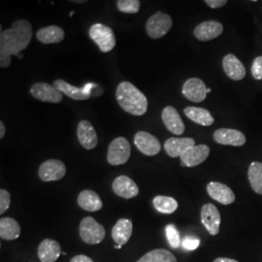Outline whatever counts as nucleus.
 <instances>
[{
	"label": "nucleus",
	"mask_w": 262,
	"mask_h": 262,
	"mask_svg": "<svg viewBox=\"0 0 262 262\" xmlns=\"http://www.w3.org/2000/svg\"><path fill=\"white\" fill-rule=\"evenodd\" d=\"M73 14H74V12H73V11H72V12H71V13H70V17H72V16H73Z\"/></svg>",
	"instance_id": "37998d69"
},
{
	"label": "nucleus",
	"mask_w": 262,
	"mask_h": 262,
	"mask_svg": "<svg viewBox=\"0 0 262 262\" xmlns=\"http://www.w3.org/2000/svg\"><path fill=\"white\" fill-rule=\"evenodd\" d=\"M133 232V225L130 220L127 219H120L116 225L113 226V240L118 246L122 247L127 243L130 239Z\"/></svg>",
	"instance_id": "4be33fe9"
},
{
	"label": "nucleus",
	"mask_w": 262,
	"mask_h": 262,
	"mask_svg": "<svg viewBox=\"0 0 262 262\" xmlns=\"http://www.w3.org/2000/svg\"><path fill=\"white\" fill-rule=\"evenodd\" d=\"M207 5L213 9L216 8H221L223 6H225V4H227V0H206L205 1Z\"/></svg>",
	"instance_id": "c9c22d12"
},
{
	"label": "nucleus",
	"mask_w": 262,
	"mask_h": 262,
	"mask_svg": "<svg viewBox=\"0 0 262 262\" xmlns=\"http://www.w3.org/2000/svg\"><path fill=\"white\" fill-rule=\"evenodd\" d=\"M18 57H19V58H23V57H24V56H23V55H21V54H19V55H18Z\"/></svg>",
	"instance_id": "79ce46f5"
},
{
	"label": "nucleus",
	"mask_w": 262,
	"mask_h": 262,
	"mask_svg": "<svg viewBox=\"0 0 262 262\" xmlns=\"http://www.w3.org/2000/svg\"><path fill=\"white\" fill-rule=\"evenodd\" d=\"M165 234L169 245L172 249H178L182 245L181 237L177 227L174 225H168L165 227Z\"/></svg>",
	"instance_id": "2f4dec72"
},
{
	"label": "nucleus",
	"mask_w": 262,
	"mask_h": 262,
	"mask_svg": "<svg viewBox=\"0 0 262 262\" xmlns=\"http://www.w3.org/2000/svg\"><path fill=\"white\" fill-rule=\"evenodd\" d=\"M210 155V148L206 145H198L187 150L181 157V165L194 167L206 160Z\"/></svg>",
	"instance_id": "4468645a"
},
{
	"label": "nucleus",
	"mask_w": 262,
	"mask_h": 262,
	"mask_svg": "<svg viewBox=\"0 0 262 262\" xmlns=\"http://www.w3.org/2000/svg\"><path fill=\"white\" fill-rule=\"evenodd\" d=\"M214 262H238L237 260L234 259H231V258H226V257H219L214 260Z\"/></svg>",
	"instance_id": "4c0bfd02"
},
{
	"label": "nucleus",
	"mask_w": 262,
	"mask_h": 262,
	"mask_svg": "<svg viewBox=\"0 0 262 262\" xmlns=\"http://www.w3.org/2000/svg\"><path fill=\"white\" fill-rule=\"evenodd\" d=\"M252 73L255 80H262V56H257L253 60Z\"/></svg>",
	"instance_id": "f704fd0d"
},
{
	"label": "nucleus",
	"mask_w": 262,
	"mask_h": 262,
	"mask_svg": "<svg viewBox=\"0 0 262 262\" xmlns=\"http://www.w3.org/2000/svg\"><path fill=\"white\" fill-rule=\"evenodd\" d=\"M182 94L192 102H202L207 96V88L204 82L198 78H190L183 85Z\"/></svg>",
	"instance_id": "f8f14e48"
},
{
	"label": "nucleus",
	"mask_w": 262,
	"mask_h": 262,
	"mask_svg": "<svg viewBox=\"0 0 262 262\" xmlns=\"http://www.w3.org/2000/svg\"><path fill=\"white\" fill-rule=\"evenodd\" d=\"M79 234L84 243L97 245L103 241L106 231L103 225L97 223L93 216H85L80 223Z\"/></svg>",
	"instance_id": "7ed1b4c3"
},
{
	"label": "nucleus",
	"mask_w": 262,
	"mask_h": 262,
	"mask_svg": "<svg viewBox=\"0 0 262 262\" xmlns=\"http://www.w3.org/2000/svg\"><path fill=\"white\" fill-rule=\"evenodd\" d=\"M37 253L41 262H56L62 253L59 243L53 239L43 240L38 247Z\"/></svg>",
	"instance_id": "412c9836"
},
{
	"label": "nucleus",
	"mask_w": 262,
	"mask_h": 262,
	"mask_svg": "<svg viewBox=\"0 0 262 262\" xmlns=\"http://www.w3.org/2000/svg\"><path fill=\"white\" fill-rule=\"evenodd\" d=\"M154 207L161 214L170 215L178 209V202L173 197L159 195L152 199Z\"/></svg>",
	"instance_id": "c85d7f7f"
},
{
	"label": "nucleus",
	"mask_w": 262,
	"mask_h": 262,
	"mask_svg": "<svg viewBox=\"0 0 262 262\" xmlns=\"http://www.w3.org/2000/svg\"><path fill=\"white\" fill-rule=\"evenodd\" d=\"M30 94L40 101L59 103L62 101V94L54 85L47 83H35L30 88Z\"/></svg>",
	"instance_id": "1a4fd4ad"
},
{
	"label": "nucleus",
	"mask_w": 262,
	"mask_h": 262,
	"mask_svg": "<svg viewBox=\"0 0 262 262\" xmlns=\"http://www.w3.org/2000/svg\"><path fill=\"white\" fill-rule=\"evenodd\" d=\"M137 262H177V258L167 250L156 249L144 254Z\"/></svg>",
	"instance_id": "cd10ccee"
},
{
	"label": "nucleus",
	"mask_w": 262,
	"mask_h": 262,
	"mask_svg": "<svg viewBox=\"0 0 262 262\" xmlns=\"http://www.w3.org/2000/svg\"><path fill=\"white\" fill-rule=\"evenodd\" d=\"M214 139L217 144L241 147L246 144V136L241 131L231 128H220L215 131Z\"/></svg>",
	"instance_id": "a211bd4d"
},
{
	"label": "nucleus",
	"mask_w": 262,
	"mask_h": 262,
	"mask_svg": "<svg viewBox=\"0 0 262 262\" xmlns=\"http://www.w3.org/2000/svg\"><path fill=\"white\" fill-rule=\"evenodd\" d=\"M211 92H212V90H211L210 88H208V89H207V94H210Z\"/></svg>",
	"instance_id": "a19ab883"
},
{
	"label": "nucleus",
	"mask_w": 262,
	"mask_h": 262,
	"mask_svg": "<svg viewBox=\"0 0 262 262\" xmlns=\"http://www.w3.org/2000/svg\"><path fill=\"white\" fill-rule=\"evenodd\" d=\"M77 136L85 150H93L98 143L96 131L89 121H81L77 127Z\"/></svg>",
	"instance_id": "dca6fc26"
},
{
	"label": "nucleus",
	"mask_w": 262,
	"mask_h": 262,
	"mask_svg": "<svg viewBox=\"0 0 262 262\" xmlns=\"http://www.w3.org/2000/svg\"><path fill=\"white\" fill-rule=\"evenodd\" d=\"M224 31L221 23L215 20H208L198 25L193 30V34L199 41H210L219 37Z\"/></svg>",
	"instance_id": "6ab92c4d"
},
{
	"label": "nucleus",
	"mask_w": 262,
	"mask_h": 262,
	"mask_svg": "<svg viewBox=\"0 0 262 262\" xmlns=\"http://www.w3.org/2000/svg\"><path fill=\"white\" fill-rule=\"evenodd\" d=\"M66 174V164L58 159L44 161L38 170L39 178L43 182H54L63 178Z\"/></svg>",
	"instance_id": "0eeeda50"
},
{
	"label": "nucleus",
	"mask_w": 262,
	"mask_h": 262,
	"mask_svg": "<svg viewBox=\"0 0 262 262\" xmlns=\"http://www.w3.org/2000/svg\"><path fill=\"white\" fill-rule=\"evenodd\" d=\"M223 67L225 74L231 80L240 81L246 76V68L243 63L232 54H229L224 57Z\"/></svg>",
	"instance_id": "b1692460"
},
{
	"label": "nucleus",
	"mask_w": 262,
	"mask_h": 262,
	"mask_svg": "<svg viewBox=\"0 0 262 262\" xmlns=\"http://www.w3.org/2000/svg\"><path fill=\"white\" fill-rule=\"evenodd\" d=\"M20 235L19 223L12 217H1L0 220V237L3 240L12 241L18 239Z\"/></svg>",
	"instance_id": "a878e982"
},
{
	"label": "nucleus",
	"mask_w": 262,
	"mask_h": 262,
	"mask_svg": "<svg viewBox=\"0 0 262 262\" xmlns=\"http://www.w3.org/2000/svg\"><path fill=\"white\" fill-rule=\"evenodd\" d=\"M200 245V240L195 237L187 236L182 241V247L187 251H194Z\"/></svg>",
	"instance_id": "72a5a7b5"
},
{
	"label": "nucleus",
	"mask_w": 262,
	"mask_h": 262,
	"mask_svg": "<svg viewBox=\"0 0 262 262\" xmlns=\"http://www.w3.org/2000/svg\"><path fill=\"white\" fill-rule=\"evenodd\" d=\"M221 214L217 208L212 204L207 203L201 209V223L205 226L207 231L211 235H216L220 232L221 226Z\"/></svg>",
	"instance_id": "9b49d317"
},
{
	"label": "nucleus",
	"mask_w": 262,
	"mask_h": 262,
	"mask_svg": "<svg viewBox=\"0 0 262 262\" xmlns=\"http://www.w3.org/2000/svg\"><path fill=\"white\" fill-rule=\"evenodd\" d=\"M131 147L129 142L124 137H118L113 140L108 148L107 160L114 165L125 164L130 158Z\"/></svg>",
	"instance_id": "39448f33"
},
{
	"label": "nucleus",
	"mask_w": 262,
	"mask_h": 262,
	"mask_svg": "<svg viewBox=\"0 0 262 262\" xmlns=\"http://www.w3.org/2000/svg\"><path fill=\"white\" fill-rule=\"evenodd\" d=\"M74 2H75V3H84L85 1H84V0H78V1L74 0Z\"/></svg>",
	"instance_id": "ea45409f"
},
{
	"label": "nucleus",
	"mask_w": 262,
	"mask_h": 262,
	"mask_svg": "<svg viewBox=\"0 0 262 262\" xmlns=\"http://www.w3.org/2000/svg\"><path fill=\"white\" fill-rule=\"evenodd\" d=\"M172 25L173 20L169 15L162 12H157L148 19L146 24V31L149 37L159 39L168 33Z\"/></svg>",
	"instance_id": "423d86ee"
},
{
	"label": "nucleus",
	"mask_w": 262,
	"mask_h": 262,
	"mask_svg": "<svg viewBox=\"0 0 262 262\" xmlns=\"http://www.w3.org/2000/svg\"><path fill=\"white\" fill-rule=\"evenodd\" d=\"M195 146V141L192 138H176L172 137L165 141L164 150L170 158L182 157L187 150Z\"/></svg>",
	"instance_id": "aec40b11"
},
{
	"label": "nucleus",
	"mask_w": 262,
	"mask_h": 262,
	"mask_svg": "<svg viewBox=\"0 0 262 262\" xmlns=\"http://www.w3.org/2000/svg\"><path fill=\"white\" fill-rule=\"evenodd\" d=\"M248 177L251 184V187L258 194H262V163L253 162L248 171Z\"/></svg>",
	"instance_id": "c756f323"
},
{
	"label": "nucleus",
	"mask_w": 262,
	"mask_h": 262,
	"mask_svg": "<svg viewBox=\"0 0 262 262\" xmlns=\"http://www.w3.org/2000/svg\"><path fill=\"white\" fill-rule=\"evenodd\" d=\"M5 131H6V129H5L4 123H3V122H0V139H2L4 137Z\"/></svg>",
	"instance_id": "58836bf2"
},
{
	"label": "nucleus",
	"mask_w": 262,
	"mask_h": 262,
	"mask_svg": "<svg viewBox=\"0 0 262 262\" xmlns=\"http://www.w3.org/2000/svg\"><path fill=\"white\" fill-rule=\"evenodd\" d=\"M161 118L166 128L173 134L182 135L185 132L184 122L178 111L173 106L165 107L161 113Z\"/></svg>",
	"instance_id": "f3484780"
},
{
	"label": "nucleus",
	"mask_w": 262,
	"mask_h": 262,
	"mask_svg": "<svg viewBox=\"0 0 262 262\" xmlns=\"http://www.w3.org/2000/svg\"><path fill=\"white\" fill-rule=\"evenodd\" d=\"M32 27L26 19L16 20L9 29L0 34V67L7 68L11 64V56H18L28 48L32 38Z\"/></svg>",
	"instance_id": "f257e3e1"
},
{
	"label": "nucleus",
	"mask_w": 262,
	"mask_h": 262,
	"mask_svg": "<svg viewBox=\"0 0 262 262\" xmlns=\"http://www.w3.org/2000/svg\"><path fill=\"white\" fill-rule=\"evenodd\" d=\"M113 191L124 199H131L139 193V187L132 179L127 176H119L114 180L112 184Z\"/></svg>",
	"instance_id": "ddd939ff"
},
{
	"label": "nucleus",
	"mask_w": 262,
	"mask_h": 262,
	"mask_svg": "<svg viewBox=\"0 0 262 262\" xmlns=\"http://www.w3.org/2000/svg\"><path fill=\"white\" fill-rule=\"evenodd\" d=\"M96 84L93 83L84 84V88H77L72 84H68L66 81L58 79L54 82V86L58 90L61 94L67 95L69 98L74 100H86L89 99L93 94V86Z\"/></svg>",
	"instance_id": "6e6552de"
},
{
	"label": "nucleus",
	"mask_w": 262,
	"mask_h": 262,
	"mask_svg": "<svg viewBox=\"0 0 262 262\" xmlns=\"http://www.w3.org/2000/svg\"><path fill=\"white\" fill-rule=\"evenodd\" d=\"M116 98L122 110L133 116H143L148 110L147 97L129 82H122L118 85Z\"/></svg>",
	"instance_id": "f03ea898"
},
{
	"label": "nucleus",
	"mask_w": 262,
	"mask_h": 262,
	"mask_svg": "<svg viewBox=\"0 0 262 262\" xmlns=\"http://www.w3.org/2000/svg\"><path fill=\"white\" fill-rule=\"evenodd\" d=\"M139 0H119L117 1L118 9L126 14H136L140 10Z\"/></svg>",
	"instance_id": "7c9ffc66"
},
{
	"label": "nucleus",
	"mask_w": 262,
	"mask_h": 262,
	"mask_svg": "<svg viewBox=\"0 0 262 262\" xmlns=\"http://www.w3.org/2000/svg\"><path fill=\"white\" fill-rule=\"evenodd\" d=\"M207 192L213 199L223 205H229L235 201L234 192L231 188L219 182L209 183L207 186Z\"/></svg>",
	"instance_id": "2eb2a0df"
},
{
	"label": "nucleus",
	"mask_w": 262,
	"mask_h": 262,
	"mask_svg": "<svg viewBox=\"0 0 262 262\" xmlns=\"http://www.w3.org/2000/svg\"><path fill=\"white\" fill-rule=\"evenodd\" d=\"M11 204V195L6 189L0 190V214L3 215L8 209Z\"/></svg>",
	"instance_id": "473e14b6"
},
{
	"label": "nucleus",
	"mask_w": 262,
	"mask_h": 262,
	"mask_svg": "<svg viewBox=\"0 0 262 262\" xmlns=\"http://www.w3.org/2000/svg\"><path fill=\"white\" fill-rule=\"evenodd\" d=\"M134 144L142 154L149 157L157 156L161 150L159 141L146 131H139L135 134Z\"/></svg>",
	"instance_id": "9d476101"
},
{
	"label": "nucleus",
	"mask_w": 262,
	"mask_h": 262,
	"mask_svg": "<svg viewBox=\"0 0 262 262\" xmlns=\"http://www.w3.org/2000/svg\"><path fill=\"white\" fill-rule=\"evenodd\" d=\"M36 38L43 44H56L64 39V31L59 27L50 26L39 29L36 33Z\"/></svg>",
	"instance_id": "393cba45"
},
{
	"label": "nucleus",
	"mask_w": 262,
	"mask_h": 262,
	"mask_svg": "<svg viewBox=\"0 0 262 262\" xmlns=\"http://www.w3.org/2000/svg\"><path fill=\"white\" fill-rule=\"evenodd\" d=\"M90 37L102 53H109L116 46V37L111 28L102 24H95L89 30Z\"/></svg>",
	"instance_id": "20e7f679"
},
{
	"label": "nucleus",
	"mask_w": 262,
	"mask_h": 262,
	"mask_svg": "<svg viewBox=\"0 0 262 262\" xmlns=\"http://www.w3.org/2000/svg\"><path fill=\"white\" fill-rule=\"evenodd\" d=\"M70 262H94L93 258L84 254H78L71 258Z\"/></svg>",
	"instance_id": "e433bc0d"
},
{
	"label": "nucleus",
	"mask_w": 262,
	"mask_h": 262,
	"mask_svg": "<svg viewBox=\"0 0 262 262\" xmlns=\"http://www.w3.org/2000/svg\"><path fill=\"white\" fill-rule=\"evenodd\" d=\"M185 115L190 121L203 126H210L215 122L211 113L203 108L187 107L185 109Z\"/></svg>",
	"instance_id": "bb28decb"
},
{
	"label": "nucleus",
	"mask_w": 262,
	"mask_h": 262,
	"mask_svg": "<svg viewBox=\"0 0 262 262\" xmlns=\"http://www.w3.org/2000/svg\"><path fill=\"white\" fill-rule=\"evenodd\" d=\"M77 202L79 206L88 212H97L103 206L101 198L91 189L82 190L78 195Z\"/></svg>",
	"instance_id": "5701e85b"
}]
</instances>
